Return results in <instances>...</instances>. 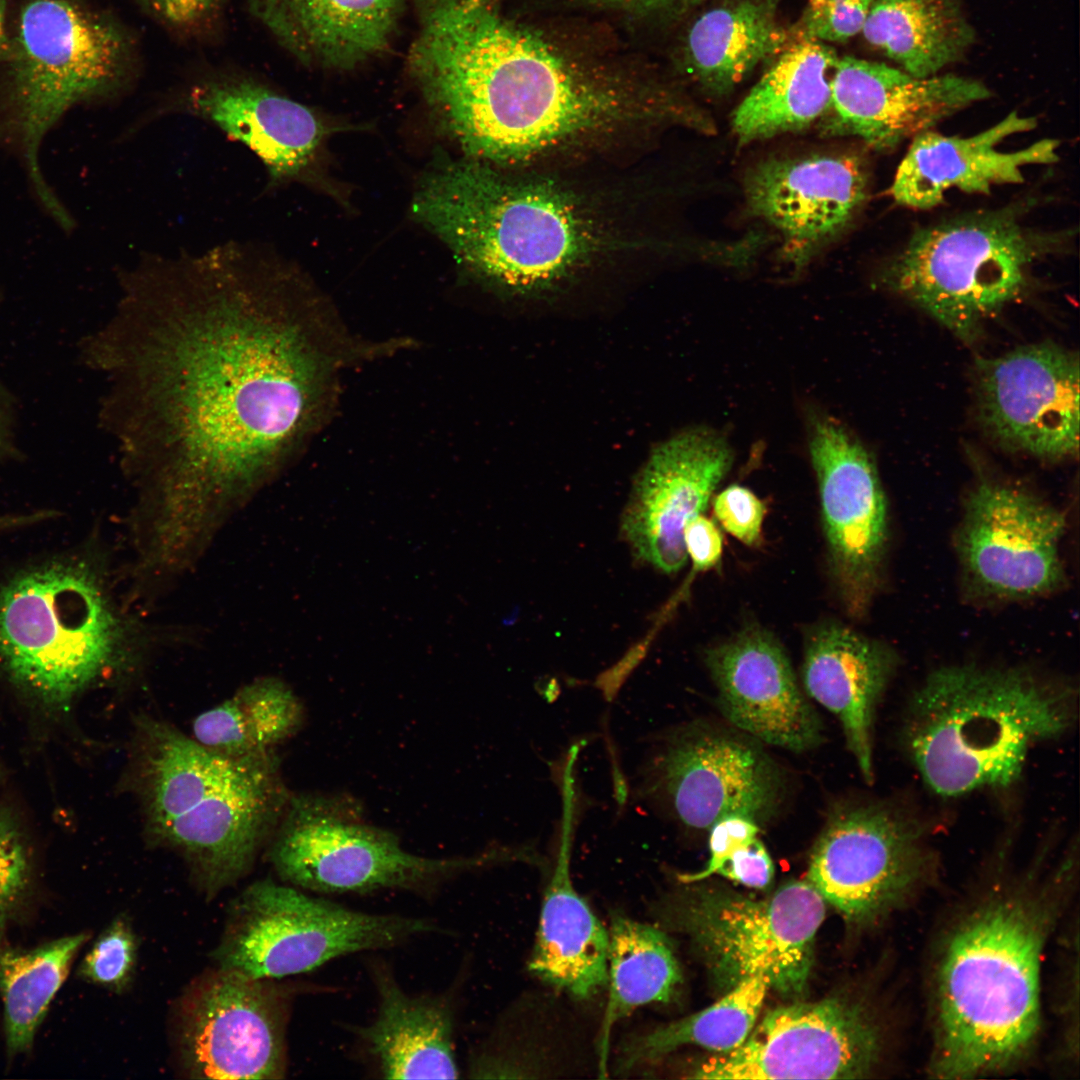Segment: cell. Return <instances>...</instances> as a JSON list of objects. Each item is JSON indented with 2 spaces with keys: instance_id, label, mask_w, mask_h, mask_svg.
<instances>
[{
  "instance_id": "23",
  "label": "cell",
  "mask_w": 1080,
  "mask_h": 1080,
  "mask_svg": "<svg viewBox=\"0 0 1080 1080\" xmlns=\"http://www.w3.org/2000/svg\"><path fill=\"white\" fill-rule=\"evenodd\" d=\"M177 106L244 144L263 163L269 187L309 180L328 137L345 129L248 78L201 81Z\"/></svg>"
},
{
  "instance_id": "26",
  "label": "cell",
  "mask_w": 1080,
  "mask_h": 1080,
  "mask_svg": "<svg viewBox=\"0 0 1080 1080\" xmlns=\"http://www.w3.org/2000/svg\"><path fill=\"white\" fill-rule=\"evenodd\" d=\"M896 657L883 643L839 622L813 627L805 640L802 682L834 714L868 782L873 779V724Z\"/></svg>"
},
{
  "instance_id": "33",
  "label": "cell",
  "mask_w": 1080,
  "mask_h": 1080,
  "mask_svg": "<svg viewBox=\"0 0 1080 1080\" xmlns=\"http://www.w3.org/2000/svg\"><path fill=\"white\" fill-rule=\"evenodd\" d=\"M608 935L609 997L599 1042L601 1072L613 1024L640 1006L671 1001L682 982L673 944L662 930L613 913Z\"/></svg>"
},
{
  "instance_id": "7",
  "label": "cell",
  "mask_w": 1080,
  "mask_h": 1080,
  "mask_svg": "<svg viewBox=\"0 0 1080 1080\" xmlns=\"http://www.w3.org/2000/svg\"><path fill=\"white\" fill-rule=\"evenodd\" d=\"M153 640L96 560L46 562L0 588V662L48 703L65 704L110 670L130 671Z\"/></svg>"
},
{
  "instance_id": "10",
  "label": "cell",
  "mask_w": 1080,
  "mask_h": 1080,
  "mask_svg": "<svg viewBox=\"0 0 1080 1080\" xmlns=\"http://www.w3.org/2000/svg\"><path fill=\"white\" fill-rule=\"evenodd\" d=\"M1057 239L1033 233L1009 212L963 216L917 231L884 281L959 337L1015 299L1028 272Z\"/></svg>"
},
{
  "instance_id": "36",
  "label": "cell",
  "mask_w": 1080,
  "mask_h": 1080,
  "mask_svg": "<svg viewBox=\"0 0 1080 1080\" xmlns=\"http://www.w3.org/2000/svg\"><path fill=\"white\" fill-rule=\"evenodd\" d=\"M84 933L62 937L28 951L0 955V993L8 1048L27 1049L48 1007L86 941Z\"/></svg>"
},
{
  "instance_id": "22",
  "label": "cell",
  "mask_w": 1080,
  "mask_h": 1080,
  "mask_svg": "<svg viewBox=\"0 0 1080 1080\" xmlns=\"http://www.w3.org/2000/svg\"><path fill=\"white\" fill-rule=\"evenodd\" d=\"M704 659L723 715L745 735L792 752L822 741L820 718L771 632L749 625L708 649Z\"/></svg>"
},
{
  "instance_id": "8",
  "label": "cell",
  "mask_w": 1080,
  "mask_h": 1080,
  "mask_svg": "<svg viewBox=\"0 0 1080 1080\" xmlns=\"http://www.w3.org/2000/svg\"><path fill=\"white\" fill-rule=\"evenodd\" d=\"M516 856L491 848L472 856L432 858L407 851L393 832L369 822L345 794H292L269 848L278 875L319 894L384 890L433 897L450 880Z\"/></svg>"
},
{
  "instance_id": "9",
  "label": "cell",
  "mask_w": 1080,
  "mask_h": 1080,
  "mask_svg": "<svg viewBox=\"0 0 1080 1080\" xmlns=\"http://www.w3.org/2000/svg\"><path fill=\"white\" fill-rule=\"evenodd\" d=\"M125 59L119 31L67 0H30L13 39L8 119L28 176L43 206L62 220L66 209L43 178V138L72 107L115 90Z\"/></svg>"
},
{
  "instance_id": "5",
  "label": "cell",
  "mask_w": 1080,
  "mask_h": 1080,
  "mask_svg": "<svg viewBox=\"0 0 1080 1080\" xmlns=\"http://www.w3.org/2000/svg\"><path fill=\"white\" fill-rule=\"evenodd\" d=\"M412 215L478 275L515 290L550 285L586 262L600 232L575 197L478 160H443L421 178Z\"/></svg>"
},
{
  "instance_id": "32",
  "label": "cell",
  "mask_w": 1080,
  "mask_h": 1080,
  "mask_svg": "<svg viewBox=\"0 0 1080 1080\" xmlns=\"http://www.w3.org/2000/svg\"><path fill=\"white\" fill-rule=\"evenodd\" d=\"M861 32L916 77L937 75L975 41L961 0H873Z\"/></svg>"
},
{
  "instance_id": "38",
  "label": "cell",
  "mask_w": 1080,
  "mask_h": 1080,
  "mask_svg": "<svg viewBox=\"0 0 1080 1080\" xmlns=\"http://www.w3.org/2000/svg\"><path fill=\"white\" fill-rule=\"evenodd\" d=\"M716 519L730 535L747 546H757L766 513L764 503L748 488L730 485L713 499Z\"/></svg>"
},
{
  "instance_id": "31",
  "label": "cell",
  "mask_w": 1080,
  "mask_h": 1080,
  "mask_svg": "<svg viewBox=\"0 0 1080 1080\" xmlns=\"http://www.w3.org/2000/svg\"><path fill=\"white\" fill-rule=\"evenodd\" d=\"M777 1L739 0L710 9L694 21L685 41V58L707 91L727 93L783 46L786 36L776 20Z\"/></svg>"
},
{
  "instance_id": "6",
  "label": "cell",
  "mask_w": 1080,
  "mask_h": 1080,
  "mask_svg": "<svg viewBox=\"0 0 1080 1080\" xmlns=\"http://www.w3.org/2000/svg\"><path fill=\"white\" fill-rule=\"evenodd\" d=\"M1076 696L1072 686L1025 669L943 667L912 697L904 740L937 794L1006 787L1033 744L1072 725Z\"/></svg>"
},
{
  "instance_id": "48",
  "label": "cell",
  "mask_w": 1080,
  "mask_h": 1080,
  "mask_svg": "<svg viewBox=\"0 0 1080 1080\" xmlns=\"http://www.w3.org/2000/svg\"><path fill=\"white\" fill-rule=\"evenodd\" d=\"M5 43V7L3 0H0V55L3 51Z\"/></svg>"
},
{
  "instance_id": "35",
  "label": "cell",
  "mask_w": 1080,
  "mask_h": 1080,
  "mask_svg": "<svg viewBox=\"0 0 1080 1080\" xmlns=\"http://www.w3.org/2000/svg\"><path fill=\"white\" fill-rule=\"evenodd\" d=\"M768 990L760 977L747 978L713 1005L631 1037L620 1048L616 1072L627 1073L684 1045H697L717 1053L737 1048L755 1026Z\"/></svg>"
},
{
  "instance_id": "39",
  "label": "cell",
  "mask_w": 1080,
  "mask_h": 1080,
  "mask_svg": "<svg viewBox=\"0 0 1080 1080\" xmlns=\"http://www.w3.org/2000/svg\"><path fill=\"white\" fill-rule=\"evenodd\" d=\"M873 0H839L827 8L805 14L804 38L842 41L862 31Z\"/></svg>"
},
{
  "instance_id": "30",
  "label": "cell",
  "mask_w": 1080,
  "mask_h": 1080,
  "mask_svg": "<svg viewBox=\"0 0 1080 1080\" xmlns=\"http://www.w3.org/2000/svg\"><path fill=\"white\" fill-rule=\"evenodd\" d=\"M838 58L821 41L803 39L785 50L733 113L742 143L809 127L830 104Z\"/></svg>"
},
{
  "instance_id": "37",
  "label": "cell",
  "mask_w": 1080,
  "mask_h": 1080,
  "mask_svg": "<svg viewBox=\"0 0 1080 1080\" xmlns=\"http://www.w3.org/2000/svg\"><path fill=\"white\" fill-rule=\"evenodd\" d=\"M137 948L130 922L119 917L103 931L83 959L81 975L113 991H122L133 979Z\"/></svg>"
},
{
  "instance_id": "34",
  "label": "cell",
  "mask_w": 1080,
  "mask_h": 1080,
  "mask_svg": "<svg viewBox=\"0 0 1080 1080\" xmlns=\"http://www.w3.org/2000/svg\"><path fill=\"white\" fill-rule=\"evenodd\" d=\"M304 721V705L294 691L278 678L262 677L199 714L192 738L222 755L257 757L294 736Z\"/></svg>"
},
{
  "instance_id": "27",
  "label": "cell",
  "mask_w": 1080,
  "mask_h": 1080,
  "mask_svg": "<svg viewBox=\"0 0 1080 1080\" xmlns=\"http://www.w3.org/2000/svg\"><path fill=\"white\" fill-rule=\"evenodd\" d=\"M370 975L377 1013L354 1033L377 1072L387 1079L458 1078L453 994H409L383 961H372Z\"/></svg>"
},
{
  "instance_id": "42",
  "label": "cell",
  "mask_w": 1080,
  "mask_h": 1080,
  "mask_svg": "<svg viewBox=\"0 0 1080 1080\" xmlns=\"http://www.w3.org/2000/svg\"><path fill=\"white\" fill-rule=\"evenodd\" d=\"M717 873L747 887L764 889L772 882L774 866L765 846L756 837L733 851Z\"/></svg>"
},
{
  "instance_id": "24",
  "label": "cell",
  "mask_w": 1080,
  "mask_h": 1080,
  "mask_svg": "<svg viewBox=\"0 0 1080 1080\" xmlns=\"http://www.w3.org/2000/svg\"><path fill=\"white\" fill-rule=\"evenodd\" d=\"M867 192L864 162L849 153L768 159L745 179L749 208L781 232L798 261L839 235Z\"/></svg>"
},
{
  "instance_id": "44",
  "label": "cell",
  "mask_w": 1080,
  "mask_h": 1080,
  "mask_svg": "<svg viewBox=\"0 0 1080 1080\" xmlns=\"http://www.w3.org/2000/svg\"><path fill=\"white\" fill-rule=\"evenodd\" d=\"M154 14L176 26H192L205 20L220 0H142Z\"/></svg>"
},
{
  "instance_id": "3",
  "label": "cell",
  "mask_w": 1080,
  "mask_h": 1080,
  "mask_svg": "<svg viewBox=\"0 0 1080 1080\" xmlns=\"http://www.w3.org/2000/svg\"><path fill=\"white\" fill-rule=\"evenodd\" d=\"M128 784L148 838L183 856L212 891L248 871L292 795L274 751L222 755L148 715L134 722Z\"/></svg>"
},
{
  "instance_id": "13",
  "label": "cell",
  "mask_w": 1080,
  "mask_h": 1080,
  "mask_svg": "<svg viewBox=\"0 0 1080 1080\" xmlns=\"http://www.w3.org/2000/svg\"><path fill=\"white\" fill-rule=\"evenodd\" d=\"M746 736L696 726L666 735L638 766L634 798L695 830L729 816L766 822L783 800L784 778Z\"/></svg>"
},
{
  "instance_id": "29",
  "label": "cell",
  "mask_w": 1080,
  "mask_h": 1080,
  "mask_svg": "<svg viewBox=\"0 0 1080 1080\" xmlns=\"http://www.w3.org/2000/svg\"><path fill=\"white\" fill-rule=\"evenodd\" d=\"M251 12L299 58L352 67L388 44L400 0H247Z\"/></svg>"
},
{
  "instance_id": "12",
  "label": "cell",
  "mask_w": 1080,
  "mask_h": 1080,
  "mask_svg": "<svg viewBox=\"0 0 1080 1080\" xmlns=\"http://www.w3.org/2000/svg\"><path fill=\"white\" fill-rule=\"evenodd\" d=\"M438 931L427 919L357 911L261 880L233 902L216 959L220 969L271 980Z\"/></svg>"
},
{
  "instance_id": "45",
  "label": "cell",
  "mask_w": 1080,
  "mask_h": 1080,
  "mask_svg": "<svg viewBox=\"0 0 1080 1080\" xmlns=\"http://www.w3.org/2000/svg\"><path fill=\"white\" fill-rule=\"evenodd\" d=\"M705 0H594L606 8L629 11L645 16L679 15Z\"/></svg>"
},
{
  "instance_id": "2",
  "label": "cell",
  "mask_w": 1080,
  "mask_h": 1080,
  "mask_svg": "<svg viewBox=\"0 0 1080 1080\" xmlns=\"http://www.w3.org/2000/svg\"><path fill=\"white\" fill-rule=\"evenodd\" d=\"M498 0H429L409 57L442 126L474 160L512 165L657 120L649 87L572 62Z\"/></svg>"
},
{
  "instance_id": "1",
  "label": "cell",
  "mask_w": 1080,
  "mask_h": 1080,
  "mask_svg": "<svg viewBox=\"0 0 1080 1080\" xmlns=\"http://www.w3.org/2000/svg\"><path fill=\"white\" fill-rule=\"evenodd\" d=\"M303 280L248 240L144 254L120 273L106 361L124 460L162 545L205 547L313 425L331 367Z\"/></svg>"
},
{
  "instance_id": "28",
  "label": "cell",
  "mask_w": 1080,
  "mask_h": 1080,
  "mask_svg": "<svg viewBox=\"0 0 1080 1080\" xmlns=\"http://www.w3.org/2000/svg\"><path fill=\"white\" fill-rule=\"evenodd\" d=\"M561 842L540 911L529 970L544 983L584 1000L608 982V931L570 877L573 792H565Z\"/></svg>"
},
{
  "instance_id": "46",
  "label": "cell",
  "mask_w": 1080,
  "mask_h": 1080,
  "mask_svg": "<svg viewBox=\"0 0 1080 1080\" xmlns=\"http://www.w3.org/2000/svg\"><path fill=\"white\" fill-rule=\"evenodd\" d=\"M21 517L16 514H0V533L20 527Z\"/></svg>"
},
{
  "instance_id": "25",
  "label": "cell",
  "mask_w": 1080,
  "mask_h": 1080,
  "mask_svg": "<svg viewBox=\"0 0 1080 1080\" xmlns=\"http://www.w3.org/2000/svg\"><path fill=\"white\" fill-rule=\"evenodd\" d=\"M1035 127V118L1014 111L966 138L931 130L919 133L912 138L890 192L903 206L930 209L943 201L950 188L987 194L997 185L1021 183L1024 167L1058 160V141L1046 138L1012 152L997 147L1006 138Z\"/></svg>"
},
{
  "instance_id": "20",
  "label": "cell",
  "mask_w": 1080,
  "mask_h": 1080,
  "mask_svg": "<svg viewBox=\"0 0 1080 1080\" xmlns=\"http://www.w3.org/2000/svg\"><path fill=\"white\" fill-rule=\"evenodd\" d=\"M733 459L726 439L706 427L685 431L656 448L621 521L622 536L636 560L667 575L684 567V527L707 509Z\"/></svg>"
},
{
  "instance_id": "19",
  "label": "cell",
  "mask_w": 1080,
  "mask_h": 1080,
  "mask_svg": "<svg viewBox=\"0 0 1080 1080\" xmlns=\"http://www.w3.org/2000/svg\"><path fill=\"white\" fill-rule=\"evenodd\" d=\"M981 412L992 434L1043 458L1079 448V361L1053 344L1022 347L978 368Z\"/></svg>"
},
{
  "instance_id": "40",
  "label": "cell",
  "mask_w": 1080,
  "mask_h": 1080,
  "mask_svg": "<svg viewBox=\"0 0 1080 1080\" xmlns=\"http://www.w3.org/2000/svg\"><path fill=\"white\" fill-rule=\"evenodd\" d=\"M759 830L756 822L744 817L729 816L718 820L709 829L710 858L706 867L696 873L679 875V881L693 883L717 873L732 852L756 838Z\"/></svg>"
},
{
  "instance_id": "15",
  "label": "cell",
  "mask_w": 1080,
  "mask_h": 1080,
  "mask_svg": "<svg viewBox=\"0 0 1080 1080\" xmlns=\"http://www.w3.org/2000/svg\"><path fill=\"white\" fill-rule=\"evenodd\" d=\"M929 857L911 817L880 804L832 812L809 858L807 881L848 921L872 922L923 879Z\"/></svg>"
},
{
  "instance_id": "18",
  "label": "cell",
  "mask_w": 1080,
  "mask_h": 1080,
  "mask_svg": "<svg viewBox=\"0 0 1080 1080\" xmlns=\"http://www.w3.org/2000/svg\"><path fill=\"white\" fill-rule=\"evenodd\" d=\"M291 991L220 969L187 995L180 1051L194 1078L280 1079Z\"/></svg>"
},
{
  "instance_id": "14",
  "label": "cell",
  "mask_w": 1080,
  "mask_h": 1080,
  "mask_svg": "<svg viewBox=\"0 0 1080 1080\" xmlns=\"http://www.w3.org/2000/svg\"><path fill=\"white\" fill-rule=\"evenodd\" d=\"M880 1043L879 1026L858 1002H796L768 1011L740 1046L707 1058L688 1078H862L876 1063Z\"/></svg>"
},
{
  "instance_id": "43",
  "label": "cell",
  "mask_w": 1080,
  "mask_h": 1080,
  "mask_svg": "<svg viewBox=\"0 0 1080 1080\" xmlns=\"http://www.w3.org/2000/svg\"><path fill=\"white\" fill-rule=\"evenodd\" d=\"M687 557L693 570L703 572L715 567L722 556L723 538L716 524L702 514L688 521L683 531Z\"/></svg>"
},
{
  "instance_id": "4",
  "label": "cell",
  "mask_w": 1080,
  "mask_h": 1080,
  "mask_svg": "<svg viewBox=\"0 0 1080 1080\" xmlns=\"http://www.w3.org/2000/svg\"><path fill=\"white\" fill-rule=\"evenodd\" d=\"M1045 893L1005 892L969 914L946 942L936 976L932 1071L968 1078L1029 1050L1040 1025L1041 957L1056 915Z\"/></svg>"
},
{
  "instance_id": "16",
  "label": "cell",
  "mask_w": 1080,
  "mask_h": 1080,
  "mask_svg": "<svg viewBox=\"0 0 1080 1080\" xmlns=\"http://www.w3.org/2000/svg\"><path fill=\"white\" fill-rule=\"evenodd\" d=\"M830 567L849 614L862 616L877 590L888 538V511L871 455L833 417L808 415Z\"/></svg>"
},
{
  "instance_id": "17",
  "label": "cell",
  "mask_w": 1080,
  "mask_h": 1080,
  "mask_svg": "<svg viewBox=\"0 0 1080 1080\" xmlns=\"http://www.w3.org/2000/svg\"><path fill=\"white\" fill-rule=\"evenodd\" d=\"M1063 511L1016 487L984 481L971 492L957 534L969 584L999 600L1046 595L1064 583Z\"/></svg>"
},
{
  "instance_id": "11",
  "label": "cell",
  "mask_w": 1080,
  "mask_h": 1080,
  "mask_svg": "<svg viewBox=\"0 0 1080 1080\" xmlns=\"http://www.w3.org/2000/svg\"><path fill=\"white\" fill-rule=\"evenodd\" d=\"M826 902L807 881H789L764 899L693 889L660 903L663 924L689 936L720 988L760 977L798 997L806 989Z\"/></svg>"
},
{
  "instance_id": "41",
  "label": "cell",
  "mask_w": 1080,
  "mask_h": 1080,
  "mask_svg": "<svg viewBox=\"0 0 1080 1080\" xmlns=\"http://www.w3.org/2000/svg\"><path fill=\"white\" fill-rule=\"evenodd\" d=\"M27 861L15 827L0 816V916L24 887Z\"/></svg>"
},
{
  "instance_id": "47",
  "label": "cell",
  "mask_w": 1080,
  "mask_h": 1080,
  "mask_svg": "<svg viewBox=\"0 0 1080 1080\" xmlns=\"http://www.w3.org/2000/svg\"><path fill=\"white\" fill-rule=\"evenodd\" d=\"M839 0H809L806 14L819 12Z\"/></svg>"
},
{
  "instance_id": "21",
  "label": "cell",
  "mask_w": 1080,
  "mask_h": 1080,
  "mask_svg": "<svg viewBox=\"0 0 1080 1080\" xmlns=\"http://www.w3.org/2000/svg\"><path fill=\"white\" fill-rule=\"evenodd\" d=\"M980 81L954 74L916 77L884 63L838 59L822 128L878 150L929 130L956 112L988 99Z\"/></svg>"
}]
</instances>
